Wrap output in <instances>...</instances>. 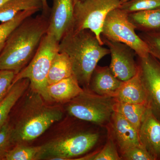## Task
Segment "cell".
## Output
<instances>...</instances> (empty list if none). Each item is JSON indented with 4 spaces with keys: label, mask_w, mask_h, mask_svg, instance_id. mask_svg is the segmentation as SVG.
Here are the masks:
<instances>
[{
    "label": "cell",
    "mask_w": 160,
    "mask_h": 160,
    "mask_svg": "<svg viewBox=\"0 0 160 160\" xmlns=\"http://www.w3.org/2000/svg\"><path fill=\"white\" fill-rule=\"evenodd\" d=\"M49 15L27 18L11 32L0 53V70L17 74L30 62L47 33Z\"/></svg>",
    "instance_id": "6da1fadb"
},
{
    "label": "cell",
    "mask_w": 160,
    "mask_h": 160,
    "mask_svg": "<svg viewBox=\"0 0 160 160\" xmlns=\"http://www.w3.org/2000/svg\"><path fill=\"white\" fill-rule=\"evenodd\" d=\"M59 51L69 57L73 75L84 89H89L93 70L102 58L110 53L89 29L71 28L59 43Z\"/></svg>",
    "instance_id": "7a4b0ae2"
},
{
    "label": "cell",
    "mask_w": 160,
    "mask_h": 160,
    "mask_svg": "<svg viewBox=\"0 0 160 160\" xmlns=\"http://www.w3.org/2000/svg\"><path fill=\"white\" fill-rule=\"evenodd\" d=\"M29 94L15 125L12 126V143L16 145L39 137L63 117L62 110L60 107L46 105L43 98L33 90Z\"/></svg>",
    "instance_id": "3957f363"
},
{
    "label": "cell",
    "mask_w": 160,
    "mask_h": 160,
    "mask_svg": "<svg viewBox=\"0 0 160 160\" xmlns=\"http://www.w3.org/2000/svg\"><path fill=\"white\" fill-rule=\"evenodd\" d=\"M59 43L53 36L46 33L32 59L15 75L12 83L22 79H27L32 90L39 93L45 101L50 102L47 93V77L52 60L59 52Z\"/></svg>",
    "instance_id": "277c9868"
},
{
    "label": "cell",
    "mask_w": 160,
    "mask_h": 160,
    "mask_svg": "<svg viewBox=\"0 0 160 160\" xmlns=\"http://www.w3.org/2000/svg\"><path fill=\"white\" fill-rule=\"evenodd\" d=\"M116 102L113 97L100 95L84 89L67 103L66 109L72 117L106 128L111 122Z\"/></svg>",
    "instance_id": "5b68a950"
},
{
    "label": "cell",
    "mask_w": 160,
    "mask_h": 160,
    "mask_svg": "<svg viewBox=\"0 0 160 160\" xmlns=\"http://www.w3.org/2000/svg\"><path fill=\"white\" fill-rule=\"evenodd\" d=\"M99 130H77L42 146L41 159L69 160L86 154L101 139Z\"/></svg>",
    "instance_id": "8992f818"
},
{
    "label": "cell",
    "mask_w": 160,
    "mask_h": 160,
    "mask_svg": "<svg viewBox=\"0 0 160 160\" xmlns=\"http://www.w3.org/2000/svg\"><path fill=\"white\" fill-rule=\"evenodd\" d=\"M102 38L126 44L133 49L138 56L149 55L148 46L137 34L135 29L128 18V13L120 8L108 13L103 24Z\"/></svg>",
    "instance_id": "52a82bcc"
},
{
    "label": "cell",
    "mask_w": 160,
    "mask_h": 160,
    "mask_svg": "<svg viewBox=\"0 0 160 160\" xmlns=\"http://www.w3.org/2000/svg\"><path fill=\"white\" fill-rule=\"evenodd\" d=\"M121 0H83L74 4L72 29H87L95 35L101 45L103 24L107 15L119 8Z\"/></svg>",
    "instance_id": "ba28073f"
},
{
    "label": "cell",
    "mask_w": 160,
    "mask_h": 160,
    "mask_svg": "<svg viewBox=\"0 0 160 160\" xmlns=\"http://www.w3.org/2000/svg\"><path fill=\"white\" fill-rule=\"evenodd\" d=\"M137 63L147 105L160 121V61L149 54L145 58L138 57Z\"/></svg>",
    "instance_id": "9c48e42d"
},
{
    "label": "cell",
    "mask_w": 160,
    "mask_h": 160,
    "mask_svg": "<svg viewBox=\"0 0 160 160\" xmlns=\"http://www.w3.org/2000/svg\"><path fill=\"white\" fill-rule=\"evenodd\" d=\"M102 39L110 51L111 60L109 67L114 75L122 82L136 75L138 67L135 60L137 54L134 50L124 43Z\"/></svg>",
    "instance_id": "30bf717a"
},
{
    "label": "cell",
    "mask_w": 160,
    "mask_h": 160,
    "mask_svg": "<svg viewBox=\"0 0 160 160\" xmlns=\"http://www.w3.org/2000/svg\"><path fill=\"white\" fill-rule=\"evenodd\" d=\"M73 11L74 0H52L47 33L60 42L64 35L72 28Z\"/></svg>",
    "instance_id": "8fae6325"
},
{
    "label": "cell",
    "mask_w": 160,
    "mask_h": 160,
    "mask_svg": "<svg viewBox=\"0 0 160 160\" xmlns=\"http://www.w3.org/2000/svg\"><path fill=\"white\" fill-rule=\"evenodd\" d=\"M138 134L141 145L154 160H160V121L148 106Z\"/></svg>",
    "instance_id": "7c38bea8"
},
{
    "label": "cell",
    "mask_w": 160,
    "mask_h": 160,
    "mask_svg": "<svg viewBox=\"0 0 160 160\" xmlns=\"http://www.w3.org/2000/svg\"><path fill=\"white\" fill-rule=\"evenodd\" d=\"M107 127L111 132L121 154L131 147L141 145L137 130L117 112L112 114Z\"/></svg>",
    "instance_id": "4fadbf2b"
},
{
    "label": "cell",
    "mask_w": 160,
    "mask_h": 160,
    "mask_svg": "<svg viewBox=\"0 0 160 160\" xmlns=\"http://www.w3.org/2000/svg\"><path fill=\"white\" fill-rule=\"evenodd\" d=\"M122 82L109 67L97 65L92 74L89 90L100 95L114 97Z\"/></svg>",
    "instance_id": "5bb4252c"
},
{
    "label": "cell",
    "mask_w": 160,
    "mask_h": 160,
    "mask_svg": "<svg viewBox=\"0 0 160 160\" xmlns=\"http://www.w3.org/2000/svg\"><path fill=\"white\" fill-rule=\"evenodd\" d=\"M114 98L117 102H121L147 104L146 92L139 71L130 79L123 82Z\"/></svg>",
    "instance_id": "9a60e30c"
},
{
    "label": "cell",
    "mask_w": 160,
    "mask_h": 160,
    "mask_svg": "<svg viewBox=\"0 0 160 160\" xmlns=\"http://www.w3.org/2000/svg\"><path fill=\"white\" fill-rule=\"evenodd\" d=\"M84 89L73 75L59 82L49 85L47 93L50 101L67 103L76 97Z\"/></svg>",
    "instance_id": "2e32d148"
},
{
    "label": "cell",
    "mask_w": 160,
    "mask_h": 160,
    "mask_svg": "<svg viewBox=\"0 0 160 160\" xmlns=\"http://www.w3.org/2000/svg\"><path fill=\"white\" fill-rule=\"evenodd\" d=\"M128 17L135 30L160 34V9L134 12L128 13Z\"/></svg>",
    "instance_id": "e0dca14e"
},
{
    "label": "cell",
    "mask_w": 160,
    "mask_h": 160,
    "mask_svg": "<svg viewBox=\"0 0 160 160\" xmlns=\"http://www.w3.org/2000/svg\"><path fill=\"white\" fill-rule=\"evenodd\" d=\"M30 85L29 80L22 79L12 83L3 99L0 102V129L8 122L10 111Z\"/></svg>",
    "instance_id": "ac0fdd59"
},
{
    "label": "cell",
    "mask_w": 160,
    "mask_h": 160,
    "mask_svg": "<svg viewBox=\"0 0 160 160\" xmlns=\"http://www.w3.org/2000/svg\"><path fill=\"white\" fill-rule=\"evenodd\" d=\"M42 9V0H9L0 6V22H5L25 10Z\"/></svg>",
    "instance_id": "d6986e66"
},
{
    "label": "cell",
    "mask_w": 160,
    "mask_h": 160,
    "mask_svg": "<svg viewBox=\"0 0 160 160\" xmlns=\"http://www.w3.org/2000/svg\"><path fill=\"white\" fill-rule=\"evenodd\" d=\"M72 75V66L69 57L65 52L59 51L55 55L49 69L47 77L48 86Z\"/></svg>",
    "instance_id": "ffe728a7"
},
{
    "label": "cell",
    "mask_w": 160,
    "mask_h": 160,
    "mask_svg": "<svg viewBox=\"0 0 160 160\" xmlns=\"http://www.w3.org/2000/svg\"><path fill=\"white\" fill-rule=\"evenodd\" d=\"M147 108V104H132L117 102L115 111L122 115L138 132Z\"/></svg>",
    "instance_id": "44dd1931"
},
{
    "label": "cell",
    "mask_w": 160,
    "mask_h": 160,
    "mask_svg": "<svg viewBox=\"0 0 160 160\" xmlns=\"http://www.w3.org/2000/svg\"><path fill=\"white\" fill-rule=\"evenodd\" d=\"M41 146H26L24 144L16 145L6 153L5 160H35L41 159Z\"/></svg>",
    "instance_id": "7402d4cb"
},
{
    "label": "cell",
    "mask_w": 160,
    "mask_h": 160,
    "mask_svg": "<svg viewBox=\"0 0 160 160\" xmlns=\"http://www.w3.org/2000/svg\"><path fill=\"white\" fill-rule=\"evenodd\" d=\"M107 142L102 149L90 155L86 156L80 160H121V156L118 151V147L111 132L107 128Z\"/></svg>",
    "instance_id": "603a6c76"
},
{
    "label": "cell",
    "mask_w": 160,
    "mask_h": 160,
    "mask_svg": "<svg viewBox=\"0 0 160 160\" xmlns=\"http://www.w3.org/2000/svg\"><path fill=\"white\" fill-rule=\"evenodd\" d=\"M38 11L34 9L21 12L12 19L0 24V53L11 32L24 20Z\"/></svg>",
    "instance_id": "cb8c5ba5"
},
{
    "label": "cell",
    "mask_w": 160,
    "mask_h": 160,
    "mask_svg": "<svg viewBox=\"0 0 160 160\" xmlns=\"http://www.w3.org/2000/svg\"><path fill=\"white\" fill-rule=\"evenodd\" d=\"M120 9L130 13L141 10L160 9V0H129L122 3Z\"/></svg>",
    "instance_id": "d4e9b609"
},
{
    "label": "cell",
    "mask_w": 160,
    "mask_h": 160,
    "mask_svg": "<svg viewBox=\"0 0 160 160\" xmlns=\"http://www.w3.org/2000/svg\"><path fill=\"white\" fill-rule=\"evenodd\" d=\"M12 127L9 122L0 129V160H4L6 153L11 149Z\"/></svg>",
    "instance_id": "484cf974"
},
{
    "label": "cell",
    "mask_w": 160,
    "mask_h": 160,
    "mask_svg": "<svg viewBox=\"0 0 160 160\" xmlns=\"http://www.w3.org/2000/svg\"><path fill=\"white\" fill-rule=\"evenodd\" d=\"M138 35L148 46L149 54L160 61V34L142 32Z\"/></svg>",
    "instance_id": "4316f807"
},
{
    "label": "cell",
    "mask_w": 160,
    "mask_h": 160,
    "mask_svg": "<svg viewBox=\"0 0 160 160\" xmlns=\"http://www.w3.org/2000/svg\"><path fill=\"white\" fill-rule=\"evenodd\" d=\"M122 160H154L142 145L133 146L121 154Z\"/></svg>",
    "instance_id": "83f0119b"
},
{
    "label": "cell",
    "mask_w": 160,
    "mask_h": 160,
    "mask_svg": "<svg viewBox=\"0 0 160 160\" xmlns=\"http://www.w3.org/2000/svg\"><path fill=\"white\" fill-rule=\"evenodd\" d=\"M15 75L14 72L11 70H0V102L9 91Z\"/></svg>",
    "instance_id": "f1b7e54d"
},
{
    "label": "cell",
    "mask_w": 160,
    "mask_h": 160,
    "mask_svg": "<svg viewBox=\"0 0 160 160\" xmlns=\"http://www.w3.org/2000/svg\"><path fill=\"white\" fill-rule=\"evenodd\" d=\"M42 10L43 13L49 14L50 9H49L47 0H42Z\"/></svg>",
    "instance_id": "f546056e"
},
{
    "label": "cell",
    "mask_w": 160,
    "mask_h": 160,
    "mask_svg": "<svg viewBox=\"0 0 160 160\" xmlns=\"http://www.w3.org/2000/svg\"><path fill=\"white\" fill-rule=\"evenodd\" d=\"M8 1L9 0H0V6H2L4 3L8 2Z\"/></svg>",
    "instance_id": "4dcf8cb0"
},
{
    "label": "cell",
    "mask_w": 160,
    "mask_h": 160,
    "mask_svg": "<svg viewBox=\"0 0 160 160\" xmlns=\"http://www.w3.org/2000/svg\"><path fill=\"white\" fill-rule=\"evenodd\" d=\"M129 1V0H121V4L122 3L125 2H127V1Z\"/></svg>",
    "instance_id": "1f68e13d"
},
{
    "label": "cell",
    "mask_w": 160,
    "mask_h": 160,
    "mask_svg": "<svg viewBox=\"0 0 160 160\" xmlns=\"http://www.w3.org/2000/svg\"><path fill=\"white\" fill-rule=\"evenodd\" d=\"M83 1V0H74V4L77 2H79V1Z\"/></svg>",
    "instance_id": "d6a6232c"
}]
</instances>
